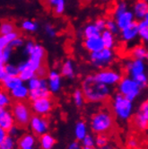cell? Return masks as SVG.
Masks as SVG:
<instances>
[{"label":"cell","mask_w":148,"mask_h":149,"mask_svg":"<svg viewBox=\"0 0 148 149\" xmlns=\"http://www.w3.org/2000/svg\"><path fill=\"white\" fill-rule=\"evenodd\" d=\"M81 89L85 101L93 103L105 102L110 97L111 93L110 86L97 81L94 74L87 76L83 80Z\"/></svg>","instance_id":"6da1fadb"},{"label":"cell","mask_w":148,"mask_h":149,"mask_svg":"<svg viewBox=\"0 0 148 149\" xmlns=\"http://www.w3.org/2000/svg\"><path fill=\"white\" fill-rule=\"evenodd\" d=\"M91 130L95 134L107 135L114 127V119L111 112L103 109L92 115L90 121Z\"/></svg>","instance_id":"7a4b0ae2"},{"label":"cell","mask_w":148,"mask_h":149,"mask_svg":"<svg viewBox=\"0 0 148 149\" xmlns=\"http://www.w3.org/2000/svg\"><path fill=\"white\" fill-rule=\"evenodd\" d=\"M111 109L119 120L126 121L133 115V102L118 93L111 100Z\"/></svg>","instance_id":"3957f363"},{"label":"cell","mask_w":148,"mask_h":149,"mask_svg":"<svg viewBox=\"0 0 148 149\" xmlns=\"http://www.w3.org/2000/svg\"><path fill=\"white\" fill-rule=\"evenodd\" d=\"M46 57V50L44 47L36 43L33 50L29 55V58L25 61L21 62L18 65L19 71H23L24 69H31L33 71H37L42 65H44V59Z\"/></svg>","instance_id":"277c9868"},{"label":"cell","mask_w":148,"mask_h":149,"mask_svg":"<svg viewBox=\"0 0 148 149\" xmlns=\"http://www.w3.org/2000/svg\"><path fill=\"white\" fill-rule=\"evenodd\" d=\"M12 113L15 120L16 126L19 127H24L30 123V120L33 117L31 109L30 106L24 102H15L11 108Z\"/></svg>","instance_id":"5b68a950"},{"label":"cell","mask_w":148,"mask_h":149,"mask_svg":"<svg viewBox=\"0 0 148 149\" xmlns=\"http://www.w3.org/2000/svg\"><path fill=\"white\" fill-rule=\"evenodd\" d=\"M141 90L142 87L131 77H122L120 82L118 84L119 93L132 102L140 94Z\"/></svg>","instance_id":"8992f818"},{"label":"cell","mask_w":148,"mask_h":149,"mask_svg":"<svg viewBox=\"0 0 148 149\" xmlns=\"http://www.w3.org/2000/svg\"><path fill=\"white\" fill-rule=\"evenodd\" d=\"M115 59V53L113 49L104 48L103 49L90 53L89 60L94 68H107Z\"/></svg>","instance_id":"52a82bcc"},{"label":"cell","mask_w":148,"mask_h":149,"mask_svg":"<svg viewBox=\"0 0 148 149\" xmlns=\"http://www.w3.org/2000/svg\"><path fill=\"white\" fill-rule=\"evenodd\" d=\"M94 77L97 81L103 84H106L110 87L118 84L122 79V76L119 71L110 68L101 69L96 74H94Z\"/></svg>","instance_id":"ba28073f"},{"label":"cell","mask_w":148,"mask_h":149,"mask_svg":"<svg viewBox=\"0 0 148 149\" xmlns=\"http://www.w3.org/2000/svg\"><path fill=\"white\" fill-rule=\"evenodd\" d=\"M52 108H53V102L50 97L39 98L37 100L31 101V109L36 115L46 116L51 111Z\"/></svg>","instance_id":"9c48e42d"},{"label":"cell","mask_w":148,"mask_h":149,"mask_svg":"<svg viewBox=\"0 0 148 149\" xmlns=\"http://www.w3.org/2000/svg\"><path fill=\"white\" fill-rule=\"evenodd\" d=\"M30 129L33 131V135L40 136L48 133L49 130V121L44 116H40V115H33L31 119L30 120Z\"/></svg>","instance_id":"30bf717a"},{"label":"cell","mask_w":148,"mask_h":149,"mask_svg":"<svg viewBox=\"0 0 148 149\" xmlns=\"http://www.w3.org/2000/svg\"><path fill=\"white\" fill-rule=\"evenodd\" d=\"M134 124L139 130H148V101L139 106L134 117Z\"/></svg>","instance_id":"8fae6325"},{"label":"cell","mask_w":148,"mask_h":149,"mask_svg":"<svg viewBox=\"0 0 148 149\" xmlns=\"http://www.w3.org/2000/svg\"><path fill=\"white\" fill-rule=\"evenodd\" d=\"M139 37L138 22H135L120 30V39L125 43H130Z\"/></svg>","instance_id":"7c38bea8"},{"label":"cell","mask_w":148,"mask_h":149,"mask_svg":"<svg viewBox=\"0 0 148 149\" xmlns=\"http://www.w3.org/2000/svg\"><path fill=\"white\" fill-rule=\"evenodd\" d=\"M126 70L129 77H134L137 74L145 73V63L142 59H129L126 62Z\"/></svg>","instance_id":"4fadbf2b"},{"label":"cell","mask_w":148,"mask_h":149,"mask_svg":"<svg viewBox=\"0 0 148 149\" xmlns=\"http://www.w3.org/2000/svg\"><path fill=\"white\" fill-rule=\"evenodd\" d=\"M62 74L60 72L53 69L50 70L48 74L47 81L49 91L51 93H57L60 91L62 86Z\"/></svg>","instance_id":"5bb4252c"},{"label":"cell","mask_w":148,"mask_h":149,"mask_svg":"<svg viewBox=\"0 0 148 149\" xmlns=\"http://www.w3.org/2000/svg\"><path fill=\"white\" fill-rule=\"evenodd\" d=\"M16 125L12 111L7 108H0V129L8 131Z\"/></svg>","instance_id":"9a60e30c"},{"label":"cell","mask_w":148,"mask_h":149,"mask_svg":"<svg viewBox=\"0 0 148 149\" xmlns=\"http://www.w3.org/2000/svg\"><path fill=\"white\" fill-rule=\"evenodd\" d=\"M83 47L88 52H97L105 48L103 40L101 37V35L93 36L90 38H86L83 40Z\"/></svg>","instance_id":"2e32d148"},{"label":"cell","mask_w":148,"mask_h":149,"mask_svg":"<svg viewBox=\"0 0 148 149\" xmlns=\"http://www.w3.org/2000/svg\"><path fill=\"white\" fill-rule=\"evenodd\" d=\"M50 91L48 86V81L47 78H42V83L40 86L38 87L35 90L30 91L29 99L31 101H34L39 98H44V97H49L50 96Z\"/></svg>","instance_id":"e0dca14e"},{"label":"cell","mask_w":148,"mask_h":149,"mask_svg":"<svg viewBox=\"0 0 148 149\" xmlns=\"http://www.w3.org/2000/svg\"><path fill=\"white\" fill-rule=\"evenodd\" d=\"M132 12L137 21L145 20L146 15L148 14V2L143 0H136L132 7Z\"/></svg>","instance_id":"ac0fdd59"},{"label":"cell","mask_w":148,"mask_h":149,"mask_svg":"<svg viewBox=\"0 0 148 149\" xmlns=\"http://www.w3.org/2000/svg\"><path fill=\"white\" fill-rule=\"evenodd\" d=\"M115 20L117 22L120 30H122L126 26H129V24H131L132 23H134L135 21V17L134 15V13L132 12V10L129 9L128 11H126L117 18H115Z\"/></svg>","instance_id":"d6986e66"},{"label":"cell","mask_w":148,"mask_h":149,"mask_svg":"<svg viewBox=\"0 0 148 149\" xmlns=\"http://www.w3.org/2000/svg\"><path fill=\"white\" fill-rule=\"evenodd\" d=\"M10 95H11L12 99L15 102H24V100L29 98L30 90L27 86L23 84L22 86L16 87L15 89L10 92Z\"/></svg>","instance_id":"ffe728a7"},{"label":"cell","mask_w":148,"mask_h":149,"mask_svg":"<svg viewBox=\"0 0 148 149\" xmlns=\"http://www.w3.org/2000/svg\"><path fill=\"white\" fill-rule=\"evenodd\" d=\"M60 74L62 77L67 78H74L76 76V69H75V64L73 60L68 58L66 59L62 63L60 68Z\"/></svg>","instance_id":"44dd1931"},{"label":"cell","mask_w":148,"mask_h":149,"mask_svg":"<svg viewBox=\"0 0 148 149\" xmlns=\"http://www.w3.org/2000/svg\"><path fill=\"white\" fill-rule=\"evenodd\" d=\"M1 83H2V86L5 91L11 92L16 87L22 86L24 84V81L20 78L19 76H16V77H7Z\"/></svg>","instance_id":"7402d4cb"},{"label":"cell","mask_w":148,"mask_h":149,"mask_svg":"<svg viewBox=\"0 0 148 149\" xmlns=\"http://www.w3.org/2000/svg\"><path fill=\"white\" fill-rule=\"evenodd\" d=\"M47 6H49L55 15H62L66 10V0H45Z\"/></svg>","instance_id":"603a6c76"},{"label":"cell","mask_w":148,"mask_h":149,"mask_svg":"<svg viewBox=\"0 0 148 149\" xmlns=\"http://www.w3.org/2000/svg\"><path fill=\"white\" fill-rule=\"evenodd\" d=\"M101 31L96 27L94 23H88L81 29V34L84 39L93 36H98L101 35Z\"/></svg>","instance_id":"cb8c5ba5"},{"label":"cell","mask_w":148,"mask_h":149,"mask_svg":"<svg viewBox=\"0 0 148 149\" xmlns=\"http://www.w3.org/2000/svg\"><path fill=\"white\" fill-rule=\"evenodd\" d=\"M36 139L35 136L33 134H25L20 138L18 141L19 149H29L33 148L35 145Z\"/></svg>","instance_id":"d4e9b609"},{"label":"cell","mask_w":148,"mask_h":149,"mask_svg":"<svg viewBox=\"0 0 148 149\" xmlns=\"http://www.w3.org/2000/svg\"><path fill=\"white\" fill-rule=\"evenodd\" d=\"M74 133H75V136L76 138V140L82 141L88 134L87 124L83 120L76 122L75 126V130H74Z\"/></svg>","instance_id":"484cf974"},{"label":"cell","mask_w":148,"mask_h":149,"mask_svg":"<svg viewBox=\"0 0 148 149\" xmlns=\"http://www.w3.org/2000/svg\"><path fill=\"white\" fill-rule=\"evenodd\" d=\"M147 53H148V49L142 44H138V45L134 46L130 51L132 58L142 59V60L146 59Z\"/></svg>","instance_id":"4316f807"},{"label":"cell","mask_w":148,"mask_h":149,"mask_svg":"<svg viewBox=\"0 0 148 149\" xmlns=\"http://www.w3.org/2000/svg\"><path fill=\"white\" fill-rule=\"evenodd\" d=\"M39 142L41 149H52L56 144V140L53 136L49 133L40 136L39 138Z\"/></svg>","instance_id":"83f0119b"},{"label":"cell","mask_w":148,"mask_h":149,"mask_svg":"<svg viewBox=\"0 0 148 149\" xmlns=\"http://www.w3.org/2000/svg\"><path fill=\"white\" fill-rule=\"evenodd\" d=\"M101 39L103 40V43H104L105 48L113 49V48L116 45L115 34H113L112 33H110V31H108L106 29V30H104L103 31H101Z\"/></svg>","instance_id":"f1b7e54d"},{"label":"cell","mask_w":148,"mask_h":149,"mask_svg":"<svg viewBox=\"0 0 148 149\" xmlns=\"http://www.w3.org/2000/svg\"><path fill=\"white\" fill-rule=\"evenodd\" d=\"M19 36H20V33L17 31H15L13 33L6 34V35H1L0 36V49H3L6 47H9L10 43Z\"/></svg>","instance_id":"f546056e"},{"label":"cell","mask_w":148,"mask_h":149,"mask_svg":"<svg viewBox=\"0 0 148 149\" xmlns=\"http://www.w3.org/2000/svg\"><path fill=\"white\" fill-rule=\"evenodd\" d=\"M40 28L39 24L36 22V21L33 20H24L22 23H21V29H22L24 31H26V33H35Z\"/></svg>","instance_id":"4dcf8cb0"},{"label":"cell","mask_w":148,"mask_h":149,"mask_svg":"<svg viewBox=\"0 0 148 149\" xmlns=\"http://www.w3.org/2000/svg\"><path fill=\"white\" fill-rule=\"evenodd\" d=\"M129 10V6L126 4L124 0H120L119 1L117 4L115 5L114 8H113V11H112V15L114 19L117 18L118 16H120V15H122L123 13H125L126 11Z\"/></svg>","instance_id":"1f68e13d"},{"label":"cell","mask_w":148,"mask_h":149,"mask_svg":"<svg viewBox=\"0 0 148 149\" xmlns=\"http://www.w3.org/2000/svg\"><path fill=\"white\" fill-rule=\"evenodd\" d=\"M15 30V25L11 21H3L0 24V34L6 35L13 33Z\"/></svg>","instance_id":"d6a6232c"},{"label":"cell","mask_w":148,"mask_h":149,"mask_svg":"<svg viewBox=\"0 0 148 149\" xmlns=\"http://www.w3.org/2000/svg\"><path fill=\"white\" fill-rule=\"evenodd\" d=\"M13 48L6 47L3 49H0V66H5L8 63L13 53Z\"/></svg>","instance_id":"836d02e7"},{"label":"cell","mask_w":148,"mask_h":149,"mask_svg":"<svg viewBox=\"0 0 148 149\" xmlns=\"http://www.w3.org/2000/svg\"><path fill=\"white\" fill-rule=\"evenodd\" d=\"M138 31H139V38L144 42L148 43V24L145 20L138 21Z\"/></svg>","instance_id":"e575fe53"},{"label":"cell","mask_w":148,"mask_h":149,"mask_svg":"<svg viewBox=\"0 0 148 149\" xmlns=\"http://www.w3.org/2000/svg\"><path fill=\"white\" fill-rule=\"evenodd\" d=\"M72 98H73L74 103H75L76 107H82L84 101H85V98H84V95H83L82 89H76L74 91Z\"/></svg>","instance_id":"d590c367"},{"label":"cell","mask_w":148,"mask_h":149,"mask_svg":"<svg viewBox=\"0 0 148 149\" xmlns=\"http://www.w3.org/2000/svg\"><path fill=\"white\" fill-rule=\"evenodd\" d=\"M15 137L8 135L3 141L0 142V149H15Z\"/></svg>","instance_id":"8d00e7d4"},{"label":"cell","mask_w":148,"mask_h":149,"mask_svg":"<svg viewBox=\"0 0 148 149\" xmlns=\"http://www.w3.org/2000/svg\"><path fill=\"white\" fill-rule=\"evenodd\" d=\"M12 97L6 91H2L0 93V108H7L11 105Z\"/></svg>","instance_id":"74e56055"},{"label":"cell","mask_w":148,"mask_h":149,"mask_svg":"<svg viewBox=\"0 0 148 149\" xmlns=\"http://www.w3.org/2000/svg\"><path fill=\"white\" fill-rule=\"evenodd\" d=\"M19 77L24 82H29L31 79L34 78L37 76H36V72L35 71L28 68V69H24L23 71H21L19 73Z\"/></svg>","instance_id":"f35d334b"},{"label":"cell","mask_w":148,"mask_h":149,"mask_svg":"<svg viewBox=\"0 0 148 149\" xmlns=\"http://www.w3.org/2000/svg\"><path fill=\"white\" fill-rule=\"evenodd\" d=\"M106 29L108 31H110V33H112L113 34H118L119 33H120V30L117 24V22L116 20L113 18H108L107 19V25H106Z\"/></svg>","instance_id":"ab89813d"},{"label":"cell","mask_w":148,"mask_h":149,"mask_svg":"<svg viewBox=\"0 0 148 149\" xmlns=\"http://www.w3.org/2000/svg\"><path fill=\"white\" fill-rule=\"evenodd\" d=\"M109 144V138L107 135L104 134H99L95 136V146L97 148L103 147Z\"/></svg>","instance_id":"60d3db41"},{"label":"cell","mask_w":148,"mask_h":149,"mask_svg":"<svg viewBox=\"0 0 148 149\" xmlns=\"http://www.w3.org/2000/svg\"><path fill=\"white\" fill-rule=\"evenodd\" d=\"M5 67V70L7 74L8 77H16V76H19V68H18V66H15L14 64H11V63H7L6 65L4 66Z\"/></svg>","instance_id":"b9f144b4"},{"label":"cell","mask_w":148,"mask_h":149,"mask_svg":"<svg viewBox=\"0 0 148 149\" xmlns=\"http://www.w3.org/2000/svg\"><path fill=\"white\" fill-rule=\"evenodd\" d=\"M137 84H139V86L144 88L147 86V84H148V77L146 76V74L145 73H143V74H137V76L132 77Z\"/></svg>","instance_id":"7bdbcfd3"},{"label":"cell","mask_w":148,"mask_h":149,"mask_svg":"<svg viewBox=\"0 0 148 149\" xmlns=\"http://www.w3.org/2000/svg\"><path fill=\"white\" fill-rule=\"evenodd\" d=\"M44 31H45V34L49 38H55L57 36L56 27L49 23H48L44 25Z\"/></svg>","instance_id":"ee69618b"},{"label":"cell","mask_w":148,"mask_h":149,"mask_svg":"<svg viewBox=\"0 0 148 149\" xmlns=\"http://www.w3.org/2000/svg\"><path fill=\"white\" fill-rule=\"evenodd\" d=\"M83 147L86 146H95V136L92 134H87L86 136L81 141Z\"/></svg>","instance_id":"f6af8a7d"},{"label":"cell","mask_w":148,"mask_h":149,"mask_svg":"<svg viewBox=\"0 0 148 149\" xmlns=\"http://www.w3.org/2000/svg\"><path fill=\"white\" fill-rule=\"evenodd\" d=\"M96 25V27L101 31H103L104 30H106V25H107V19L103 17H99L93 22Z\"/></svg>","instance_id":"bcb514c9"},{"label":"cell","mask_w":148,"mask_h":149,"mask_svg":"<svg viewBox=\"0 0 148 149\" xmlns=\"http://www.w3.org/2000/svg\"><path fill=\"white\" fill-rule=\"evenodd\" d=\"M36 43L33 41V40H27L25 42V44L24 46V55H30L31 54V52L33 50L34 47H35Z\"/></svg>","instance_id":"7dc6e473"},{"label":"cell","mask_w":148,"mask_h":149,"mask_svg":"<svg viewBox=\"0 0 148 149\" xmlns=\"http://www.w3.org/2000/svg\"><path fill=\"white\" fill-rule=\"evenodd\" d=\"M25 44V41H24V39L23 37H17L16 39H15L11 43H10V47L13 48V49H17V48H21V47H24Z\"/></svg>","instance_id":"c3c4849f"},{"label":"cell","mask_w":148,"mask_h":149,"mask_svg":"<svg viewBox=\"0 0 148 149\" xmlns=\"http://www.w3.org/2000/svg\"><path fill=\"white\" fill-rule=\"evenodd\" d=\"M48 68L45 65H42L37 71H36V76L39 77H42V78H45L46 77H48Z\"/></svg>","instance_id":"681fc988"},{"label":"cell","mask_w":148,"mask_h":149,"mask_svg":"<svg viewBox=\"0 0 148 149\" xmlns=\"http://www.w3.org/2000/svg\"><path fill=\"white\" fill-rule=\"evenodd\" d=\"M126 146L129 149H136L138 146V142L135 137H131L126 141Z\"/></svg>","instance_id":"f907efd6"},{"label":"cell","mask_w":148,"mask_h":149,"mask_svg":"<svg viewBox=\"0 0 148 149\" xmlns=\"http://www.w3.org/2000/svg\"><path fill=\"white\" fill-rule=\"evenodd\" d=\"M82 144L77 140H76V141H73V142H71L68 146H67V149H83L82 148Z\"/></svg>","instance_id":"816d5d0a"},{"label":"cell","mask_w":148,"mask_h":149,"mask_svg":"<svg viewBox=\"0 0 148 149\" xmlns=\"http://www.w3.org/2000/svg\"><path fill=\"white\" fill-rule=\"evenodd\" d=\"M7 132H8V135L9 136H11L13 137H16L18 136V134L20 133L18 126H15V125L12 127V129H10Z\"/></svg>","instance_id":"f5cc1de1"},{"label":"cell","mask_w":148,"mask_h":149,"mask_svg":"<svg viewBox=\"0 0 148 149\" xmlns=\"http://www.w3.org/2000/svg\"><path fill=\"white\" fill-rule=\"evenodd\" d=\"M7 74L5 70V67L4 66H0V81H3L7 77Z\"/></svg>","instance_id":"db71d44e"},{"label":"cell","mask_w":148,"mask_h":149,"mask_svg":"<svg viewBox=\"0 0 148 149\" xmlns=\"http://www.w3.org/2000/svg\"><path fill=\"white\" fill-rule=\"evenodd\" d=\"M8 136V132L3 129H0V142L3 141L5 138Z\"/></svg>","instance_id":"11a10c76"},{"label":"cell","mask_w":148,"mask_h":149,"mask_svg":"<svg viewBox=\"0 0 148 149\" xmlns=\"http://www.w3.org/2000/svg\"><path fill=\"white\" fill-rule=\"evenodd\" d=\"M98 149H115V147H114L112 145L108 144L107 146H103V147H101V148H98Z\"/></svg>","instance_id":"9f6ffc18"},{"label":"cell","mask_w":148,"mask_h":149,"mask_svg":"<svg viewBox=\"0 0 148 149\" xmlns=\"http://www.w3.org/2000/svg\"><path fill=\"white\" fill-rule=\"evenodd\" d=\"M83 149H98L96 146H86V147H83Z\"/></svg>","instance_id":"6f0895ef"},{"label":"cell","mask_w":148,"mask_h":149,"mask_svg":"<svg viewBox=\"0 0 148 149\" xmlns=\"http://www.w3.org/2000/svg\"><path fill=\"white\" fill-rule=\"evenodd\" d=\"M82 1H83V3H85V4H89V3L92 2L93 0H82Z\"/></svg>","instance_id":"680465c9"},{"label":"cell","mask_w":148,"mask_h":149,"mask_svg":"<svg viewBox=\"0 0 148 149\" xmlns=\"http://www.w3.org/2000/svg\"><path fill=\"white\" fill-rule=\"evenodd\" d=\"M145 22L148 24V14L146 15V16H145Z\"/></svg>","instance_id":"91938a15"},{"label":"cell","mask_w":148,"mask_h":149,"mask_svg":"<svg viewBox=\"0 0 148 149\" xmlns=\"http://www.w3.org/2000/svg\"><path fill=\"white\" fill-rule=\"evenodd\" d=\"M101 2H103V3H106V2H109V1H110V0H101Z\"/></svg>","instance_id":"94428289"},{"label":"cell","mask_w":148,"mask_h":149,"mask_svg":"<svg viewBox=\"0 0 148 149\" xmlns=\"http://www.w3.org/2000/svg\"><path fill=\"white\" fill-rule=\"evenodd\" d=\"M146 59L148 60V53H147V56H146Z\"/></svg>","instance_id":"6125c7cd"},{"label":"cell","mask_w":148,"mask_h":149,"mask_svg":"<svg viewBox=\"0 0 148 149\" xmlns=\"http://www.w3.org/2000/svg\"><path fill=\"white\" fill-rule=\"evenodd\" d=\"M143 1H145V2H148V0H143Z\"/></svg>","instance_id":"be15d7a7"},{"label":"cell","mask_w":148,"mask_h":149,"mask_svg":"<svg viewBox=\"0 0 148 149\" xmlns=\"http://www.w3.org/2000/svg\"><path fill=\"white\" fill-rule=\"evenodd\" d=\"M29 149H33V148H29Z\"/></svg>","instance_id":"e7e4bbea"},{"label":"cell","mask_w":148,"mask_h":149,"mask_svg":"<svg viewBox=\"0 0 148 149\" xmlns=\"http://www.w3.org/2000/svg\"><path fill=\"white\" fill-rule=\"evenodd\" d=\"M147 101H148V100H147Z\"/></svg>","instance_id":"03108f58"}]
</instances>
